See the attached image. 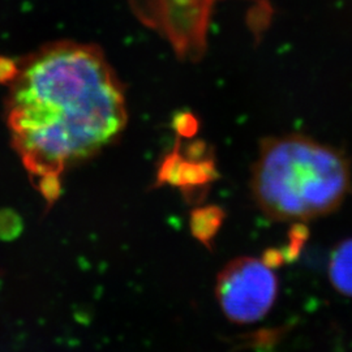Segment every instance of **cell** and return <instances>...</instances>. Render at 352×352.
<instances>
[{
    "instance_id": "cell-5",
    "label": "cell",
    "mask_w": 352,
    "mask_h": 352,
    "mask_svg": "<svg viewBox=\"0 0 352 352\" xmlns=\"http://www.w3.org/2000/svg\"><path fill=\"white\" fill-rule=\"evenodd\" d=\"M329 278L334 289L352 298V239L343 240L331 252Z\"/></svg>"
},
{
    "instance_id": "cell-6",
    "label": "cell",
    "mask_w": 352,
    "mask_h": 352,
    "mask_svg": "<svg viewBox=\"0 0 352 352\" xmlns=\"http://www.w3.org/2000/svg\"><path fill=\"white\" fill-rule=\"evenodd\" d=\"M219 214L218 209H202L196 213L192 222V228L199 239L206 241L210 236H213L221 222Z\"/></svg>"
},
{
    "instance_id": "cell-1",
    "label": "cell",
    "mask_w": 352,
    "mask_h": 352,
    "mask_svg": "<svg viewBox=\"0 0 352 352\" xmlns=\"http://www.w3.org/2000/svg\"><path fill=\"white\" fill-rule=\"evenodd\" d=\"M0 68L13 151L51 205L63 175L110 145L128 120L124 89L101 49L50 43Z\"/></svg>"
},
{
    "instance_id": "cell-4",
    "label": "cell",
    "mask_w": 352,
    "mask_h": 352,
    "mask_svg": "<svg viewBox=\"0 0 352 352\" xmlns=\"http://www.w3.org/2000/svg\"><path fill=\"white\" fill-rule=\"evenodd\" d=\"M215 174L213 162L210 160H188L183 158L177 153L166 157L161 171L160 182H167L170 184L184 189V192H192V189L206 186Z\"/></svg>"
},
{
    "instance_id": "cell-3",
    "label": "cell",
    "mask_w": 352,
    "mask_h": 352,
    "mask_svg": "<svg viewBox=\"0 0 352 352\" xmlns=\"http://www.w3.org/2000/svg\"><path fill=\"white\" fill-rule=\"evenodd\" d=\"M278 279L263 260L238 257L221 270L215 296L222 312L236 324H253L267 315L277 299Z\"/></svg>"
},
{
    "instance_id": "cell-2",
    "label": "cell",
    "mask_w": 352,
    "mask_h": 352,
    "mask_svg": "<svg viewBox=\"0 0 352 352\" xmlns=\"http://www.w3.org/2000/svg\"><path fill=\"white\" fill-rule=\"evenodd\" d=\"M252 197L273 221L305 222L336 212L351 190V166L336 146L291 133L261 141Z\"/></svg>"
}]
</instances>
